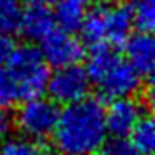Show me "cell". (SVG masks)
Returning <instances> with one entry per match:
<instances>
[{"instance_id": "cell-3", "label": "cell", "mask_w": 155, "mask_h": 155, "mask_svg": "<svg viewBox=\"0 0 155 155\" xmlns=\"http://www.w3.org/2000/svg\"><path fill=\"white\" fill-rule=\"evenodd\" d=\"M16 84L19 99L42 96L45 84L49 78V64L45 63L40 51L33 45H19L14 47L9 61L4 66Z\"/></svg>"}, {"instance_id": "cell-19", "label": "cell", "mask_w": 155, "mask_h": 155, "mask_svg": "<svg viewBox=\"0 0 155 155\" xmlns=\"http://www.w3.org/2000/svg\"><path fill=\"white\" fill-rule=\"evenodd\" d=\"M12 129H14V117L9 113V110L0 108V141L9 138Z\"/></svg>"}, {"instance_id": "cell-15", "label": "cell", "mask_w": 155, "mask_h": 155, "mask_svg": "<svg viewBox=\"0 0 155 155\" xmlns=\"http://www.w3.org/2000/svg\"><path fill=\"white\" fill-rule=\"evenodd\" d=\"M0 155H40L35 141L26 138H5L0 145Z\"/></svg>"}, {"instance_id": "cell-22", "label": "cell", "mask_w": 155, "mask_h": 155, "mask_svg": "<svg viewBox=\"0 0 155 155\" xmlns=\"http://www.w3.org/2000/svg\"><path fill=\"white\" fill-rule=\"evenodd\" d=\"M92 155H96V153H92Z\"/></svg>"}, {"instance_id": "cell-7", "label": "cell", "mask_w": 155, "mask_h": 155, "mask_svg": "<svg viewBox=\"0 0 155 155\" xmlns=\"http://www.w3.org/2000/svg\"><path fill=\"white\" fill-rule=\"evenodd\" d=\"M94 85L98 87L99 96L103 99L113 101L120 98H129L140 92L143 87V77L120 56L119 61L103 77H99Z\"/></svg>"}, {"instance_id": "cell-6", "label": "cell", "mask_w": 155, "mask_h": 155, "mask_svg": "<svg viewBox=\"0 0 155 155\" xmlns=\"http://www.w3.org/2000/svg\"><path fill=\"white\" fill-rule=\"evenodd\" d=\"M40 54L45 63L59 68L68 64H77L84 58V45L73 31L54 26L47 35L40 40Z\"/></svg>"}, {"instance_id": "cell-21", "label": "cell", "mask_w": 155, "mask_h": 155, "mask_svg": "<svg viewBox=\"0 0 155 155\" xmlns=\"http://www.w3.org/2000/svg\"><path fill=\"white\" fill-rule=\"evenodd\" d=\"M40 155H63V153H59V152H47V153H40Z\"/></svg>"}, {"instance_id": "cell-1", "label": "cell", "mask_w": 155, "mask_h": 155, "mask_svg": "<svg viewBox=\"0 0 155 155\" xmlns=\"http://www.w3.org/2000/svg\"><path fill=\"white\" fill-rule=\"evenodd\" d=\"M54 145L63 155H92L105 147L108 138L105 108L99 99L84 98L59 110Z\"/></svg>"}, {"instance_id": "cell-14", "label": "cell", "mask_w": 155, "mask_h": 155, "mask_svg": "<svg viewBox=\"0 0 155 155\" xmlns=\"http://www.w3.org/2000/svg\"><path fill=\"white\" fill-rule=\"evenodd\" d=\"M23 0H0V31L12 35L19 28Z\"/></svg>"}, {"instance_id": "cell-17", "label": "cell", "mask_w": 155, "mask_h": 155, "mask_svg": "<svg viewBox=\"0 0 155 155\" xmlns=\"http://www.w3.org/2000/svg\"><path fill=\"white\" fill-rule=\"evenodd\" d=\"M106 155H141L127 138H113L106 145Z\"/></svg>"}, {"instance_id": "cell-20", "label": "cell", "mask_w": 155, "mask_h": 155, "mask_svg": "<svg viewBox=\"0 0 155 155\" xmlns=\"http://www.w3.org/2000/svg\"><path fill=\"white\" fill-rule=\"evenodd\" d=\"M23 2H26V4H35V5H47V7H51V5H56L58 0H23Z\"/></svg>"}, {"instance_id": "cell-12", "label": "cell", "mask_w": 155, "mask_h": 155, "mask_svg": "<svg viewBox=\"0 0 155 155\" xmlns=\"http://www.w3.org/2000/svg\"><path fill=\"white\" fill-rule=\"evenodd\" d=\"M131 143L141 155H150L155 148V126L152 117L143 115L131 131Z\"/></svg>"}, {"instance_id": "cell-5", "label": "cell", "mask_w": 155, "mask_h": 155, "mask_svg": "<svg viewBox=\"0 0 155 155\" xmlns=\"http://www.w3.org/2000/svg\"><path fill=\"white\" fill-rule=\"evenodd\" d=\"M91 80L85 73V68L78 63L56 68L52 73H49L45 84V91L58 105H70L87 98Z\"/></svg>"}, {"instance_id": "cell-11", "label": "cell", "mask_w": 155, "mask_h": 155, "mask_svg": "<svg viewBox=\"0 0 155 155\" xmlns=\"http://www.w3.org/2000/svg\"><path fill=\"white\" fill-rule=\"evenodd\" d=\"M92 2L94 0H58V9L54 12L56 25L68 31L78 30L85 11L91 7Z\"/></svg>"}, {"instance_id": "cell-16", "label": "cell", "mask_w": 155, "mask_h": 155, "mask_svg": "<svg viewBox=\"0 0 155 155\" xmlns=\"http://www.w3.org/2000/svg\"><path fill=\"white\" fill-rule=\"evenodd\" d=\"M18 101H21V99H19L16 84L12 82V78L7 73V70L0 68V108L9 110Z\"/></svg>"}, {"instance_id": "cell-2", "label": "cell", "mask_w": 155, "mask_h": 155, "mask_svg": "<svg viewBox=\"0 0 155 155\" xmlns=\"http://www.w3.org/2000/svg\"><path fill=\"white\" fill-rule=\"evenodd\" d=\"M133 14L127 4L112 0L110 4H98L85 11L78 30L87 44L122 45L131 35Z\"/></svg>"}, {"instance_id": "cell-8", "label": "cell", "mask_w": 155, "mask_h": 155, "mask_svg": "<svg viewBox=\"0 0 155 155\" xmlns=\"http://www.w3.org/2000/svg\"><path fill=\"white\" fill-rule=\"evenodd\" d=\"M143 115H145L143 101H138L133 96L110 101L108 110H105L108 134H112L113 138H127Z\"/></svg>"}, {"instance_id": "cell-4", "label": "cell", "mask_w": 155, "mask_h": 155, "mask_svg": "<svg viewBox=\"0 0 155 155\" xmlns=\"http://www.w3.org/2000/svg\"><path fill=\"white\" fill-rule=\"evenodd\" d=\"M59 108L51 98H35L25 99L14 115V127L21 133L23 138L38 143L51 138L58 124Z\"/></svg>"}, {"instance_id": "cell-10", "label": "cell", "mask_w": 155, "mask_h": 155, "mask_svg": "<svg viewBox=\"0 0 155 155\" xmlns=\"http://www.w3.org/2000/svg\"><path fill=\"white\" fill-rule=\"evenodd\" d=\"M54 26L56 19L47 5L30 4L28 9H23L18 31H21L23 37H26L30 42H40Z\"/></svg>"}, {"instance_id": "cell-13", "label": "cell", "mask_w": 155, "mask_h": 155, "mask_svg": "<svg viewBox=\"0 0 155 155\" xmlns=\"http://www.w3.org/2000/svg\"><path fill=\"white\" fill-rule=\"evenodd\" d=\"M131 14L138 31H152L155 26V0H133Z\"/></svg>"}, {"instance_id": "cell-18", "label": "cell", "mask_w": 155, "mask_h": 155, "mask_svg": "<svg viewBox=\"0 0 155 155\" xmlns=\"http://www.w3.org/2000/svg\"><path fill=\"white\" fill-rule=\"evenodd\" d=\"M14 42H12V38L9 33H4V31H0V68H4L5 63L9 61V58L12 54V51H14Z\"/></svg>"}, {"instance_id": "cell-9", "label": "cell", "mask_w": 155, "mask_h": 155, "mask_svg": "<svg viewBox=\"0 0 155 155\" xmlns=\"http://www.w3.org/2000/svg\"><path fill=\"white\" fill-rule=\"evenodd\" d=\"M124 59L143 78H150L155 64V42L148 31L129 35L124 42Z\"/></svg>"}]
</instances>
